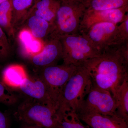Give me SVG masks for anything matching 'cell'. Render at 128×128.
<instances>
[{"label": "cell", "instance_id": "27", "mask_svg": "<svg viewBox=\"0 0 128 128\" xmlns=\"http://www.w3.org/2000/svg\"><path fill=\"white\" fill-rule=\"evenodd\" d=\"M23 128H42L38 126H33V125H28L24 127Z\"/></svg>", "mask_w": 128, "mask_h": 128}, {"label": "cell", "instance_id": "7", "mask_svg": "<svg viewBox=\"0 0 128 128\" xmlns=\"http://www.w3.org/2000/svg\"><path fill=\"white\" fill-rule=\"evenodd\" d=\"M18 89L28 98L58 110L59 106L58 96L39 76L33 79L28 76Z\"/></svg>", "mask_w": 128, "mask_h": 128}, {"label": "cell", "instance_id": "23", "mask_svg": "<svg viewBox=\"0 0 128 128\" xmlns=\"http://www.w3.org/2000/svg\"><path fill=\"white\" fill-rule=\"evenodd\" d=\"M128 42V16L118 25L114 45Z\"/></svg>", "mask_w": 128, "mask_h": 128}, {"label": "cell", "instance_id": "12", "mask_svg": "<svg viewBox=\"0 0 128 128\" xmlns=\"http://www.w3.org/2000/svg\"><path fill=\"white\" fill-rule=\"evenodd\" d=\"M76 113L82 121L92 128H128V122L117 114L103 115L83 111Z\"/></svg>", "mask_w": 128, "mask_h": 128}, {"label": "cell", "instance_id": "2", "mask_svg": "<svg viewBox=\"0 0 128 128\" xmlns=\"http://www.w3.org/2000/svg\"><path fill=\"white\" fill-rule=\"evenodd\" d=\"M86 9L82 2H60L48 39L59 40L62 37L80 33L81 22Z\"/></svg>", "mask_w": 128, "mask_h": 128}, {"label": "cell", "instance_id": "18", "mask_svg": "<svg viewBox=\"0 0 128 128\" xmlns=\"http://www.w3.org/2000/svg\"><path fill=\"white\" fill-rule=\"evenodd\" d=\"M57 114L60 128H88L76 112L68 107H59Z\"/></svg>", "mask_w": 128, "mask_h": 128}, {"label": "cell", "instance_id": "26", "mask_svg": "<svg viewBox=\"0 0 128 128\" xmlns=\"http://www.w3.org/2000/svg\"><path fill=\"white\" fill-rule=\"evenodd\" d=\"M60 2H83V0H58Z\"/></svg>", "mask_w": 128, "mask_h": 128}, {"label": "cell", "instance_id": "4", "mask_svg": "<svg viewBox=\"0 0 128 128\" xmlns=\"http://www.w3.org/2000/svg\"><path fill=\"white\" fill-rule=\"evenodd\" d=\"M92 86L87 69L82 65L78 66L62 90L59 107H68L77 113Z\"/></svg>", "mask_w": 128, "mask_h": 128}, {"label": "cell", "instance_id": "21", "mask_svg": "<svg viewBox=\"0 0 128 128\" xmlns=\"http://www.w3.org/2000/svg\"><path fill=\"white\" fill-rule=\"evenodd\" d=\"M86 9L101 11L117 9L128 5V0H83Z\"/></svg>", "mask_w": 128, "mask_h": 128}, {"label": "cell", "instance_id": "11", "mask_svg": "<svg viewBox=\"0 0 128 128\" xmlns=\"http://www.w3.org/2000/svg\"><path fill=\"white\" fill-rule=\"evenodd\" d=\"M44 42L42 51L29 59L33 65L39 68L57 64L62 58V46L59 40L48 39Z\"/></svg>", "mask_w": 128, "mask_h": 128}, {"label": "cell", "instance_id": "9", "mask_svg": "<svg viewBox=\"0 0 128 128\" xmlns=\"http://www.w3.org/2000/svg\"><path fill=\"white\" fill-rule=\"evenodd\" d=\"M128 5L117 9L96 11L86 9L80 29V33H84L96 24L108 22L118 24L128 16Z\"/></svg>", "mask_w": 128, "mask_h": 128}, {"label": "cell", "instance_id": "3", "mask_svg": "<svg viewBox=\"0 0 128 128\" xmlns=\"http://www.w3.org/2000/svg\"><path fill=\"white\" fill-rule=\"evenodd\" d=\"M57 109L27 98L18 106L14 115L18 121L42 128H60Z\"/></svg>", "mask_w": 128, "mask_h": 128}, {"label": "cell", "instance_id": "8", "mask_svg": "<svg viewBox=\"0 0 128 128\" xmlns=\"http://www.w3.org/2000/svg\"><path fill=\"white\" fill-rule=\"evenodd\" d=\"M77 66L64 64L45 66L41 68L38 76L43 80L60 98L63 88Z\"/></svg>", "mask_w": 128, "mask_h": 128}, {"label": "cell", "instance_id": "15", "mask_svg": "<svg viewBox=\"0 0 128 128\" xmlns=\"http://www.w3.org/2000/svg\"><path fill=\"white\" fill-rule=\"evenodd\" d=\"M28 76L23 66L19 64H12L3 70L0 79L9 88L18 89Z\"/></svg>", "mask_w": 128, "mask_h": 128}, {"label": "cell", "instance_id": "22", "mask_svg": "<svg viewBox=\"0 0 128 128\" xmlns=\"http://www.w3.org/2000/svg\"><path fill=\"white\" fill-rule=\"evenodd\" d=\"M18 98L11 91L0 78V103L12 105L16 103Z\"/></svg>", "mask_w": 128, "mask_h": 128}, {"label": "cell", "instance_id": "25", "mask_svg": "<svg viewBox=\"0 0 128 128\" xmlns=\"http://www.w3.org/2000/svg\"><path fill=\"white\" fill-rule=\"evenodd\" d=\"M9 122L6 114L0 110V128H8Z\"/></svg>", "mask_w": 128, "mask_h": 128}, {"label": "cell", "instance_id": "6", "mask_svg": "<svg viewBox=\"0 0 128 128\" xmlns=\"http://www.w3.org/2000/svg\"><path fill=\"white\" fill-rule=\"evenodd\" d=\"M87 96L77 112L83 111L103 115L117 114L116 102L110 92L92 85Z\"/></svg>", "mask_w": 128, "mask_h": 128}, {"label": "cell", "instance_id": "29", "mask_svg": "<svg viewBox=\"0 0 128 128\" xmlns=\"http://www.w3.org/2000/svg\"></svg>", "mask_w": 128, "mask_h": 128}, {"label": "cell", "instance_id": "10", "mask_svg": "<svg viewBox=\"0 0 128 128\" xmlns=\"http://www.w3.org/2000/svg\"><path fill=\"white\" fill-rule=\"evenodd\" d=\"M118 24L100 22L92 25L82 34L101 53L114 45Z\"/></svg>", "mask_w": 128, "mask_h": 128}, {"label": "cell", "instance_id": "13", "mask_svg": "<svg viewBox=\"0 0 128 128\" xmlns=\"http://www.w3.org/2000/svg\"><path fill=\"white\" fill-rule=\"evenodd\" d=\"M18 38L22 54L28 59L40 53L44 46V41L34 37L26 28H22L20 29Z\"/></svg>", "mask_w": 128, "mask_h": 128}, {"label": "cell", "instance_id": "28", "mask_svg": "<svg viewBox=\"0 0 128 128\" xmlns=\"http://www.w3.org/2000/svg\"><path fill=\"white\" fill-rule=\"evenodd\" d=\"M8 0H0V4Z\"/></svg>", "mask_w": 128, "mask_h": 128}, {"label": "cell", "instance_id": "24", "mask_svg": "<svg viewBox=\"0 0 128 128\" xmlns=\"http://www.w3.org/2000/svg\"><path fill=\"white\" fill-rule=\"evenodd\" d=\"M9 40L5 32L0 27V62L6 60L10 52Z\"/></svg>", "mask_w": 128, "mask_h": 128}, {"label": "cell", "instance_id": "17", "mask_svg": "<svg viewBox=\"0 0 128 128\" xmlns=\"http://www.w3.org/2000/svg\"><path fill=\"white\" fill-rule=\"evenodd\" d=\"M12 12V24L16 31L20 27L30 14L35 0H10Z\"/></svg>", "mask_w": 128, "mask_h": 128}, {"label": "cell", "instance_id": "16", "mask_svg": "<svg viewBox=\"0 0 128 128\" xmlns=\"http://www.w3.org/2000/svg\"><path fill=\"white\" fill-rule=\"evenodd\" d=\"M35 2L29 14H34L53 25L60 2L58 0H38Z\"/></svg>", "mask_w": 128, "mask_h": 128}, {"label": "cell", "instance_id": "19", "mask_svg": "<svg viewBox=\"0 0 128 128\" xmlns=\"http://www.w3.org/2000/svg\"><path fill=\"white\" fill-rule=\"evenodd\" d=\"M116 114L128 122V76L124 80L118 90Z\"/></svg>", "mask_w": 128, "mask_h": 128}, {"label": "cell", "instance_id": "20", "mask_svg": "<svg viewBox=\"0 0 128 128\" xmlns=\"http://www.w3.org/2000/svg\"><path fill=\"white\" fill-rule=\"evenodd\" d=\"M0 27L11 38L15 37L12 24V12L10 0L0 4Z\"/></svg>", "mask_w": 128, "mask_h": 128}, {"label": "cell", "instance_id": "5", "mask_svg": "<svg viewBox=\"0 0 128 128\" xmlns=\"http://www.w3.org/2000/svg\"><path fill=\"white\" fill-rule=\"evenodd\" d=\"M59 40L62 46L63 64H66L81 65L101 53L84 35L80 33L62 37Z\"/></svg>", "mask_w": 128, "mask_h": 128}, {"label": "cell", "instance_id": "14", "mask_svg": "<svg viewBox=\"0 0 128 128\" xmlns=\"http://www.w3.org/2000/svg\"><path fill=\"white\" fill-rule=\"evenodd\" d=\"M22 25L34 37L44 41L48 39L53 28L52 24L32 14H29Z\"/></svg>", "mask_w": 128, "mask_h": 128}, {"label": "cell", "instance_id": "1", "mask_svg": "<svg viewBox=\"0 0 128 128\" xmlns=\"http://www.w3.org/2000/svg\"><path fill=\"white\" fill-rule=\"evenodd\" d=\"M82 65L92 85L110 92L116 101L118 90L128 76V42L112 45Z\"/></svg>", "mask_w": 128, "mask_h": 128}]
</instances>
